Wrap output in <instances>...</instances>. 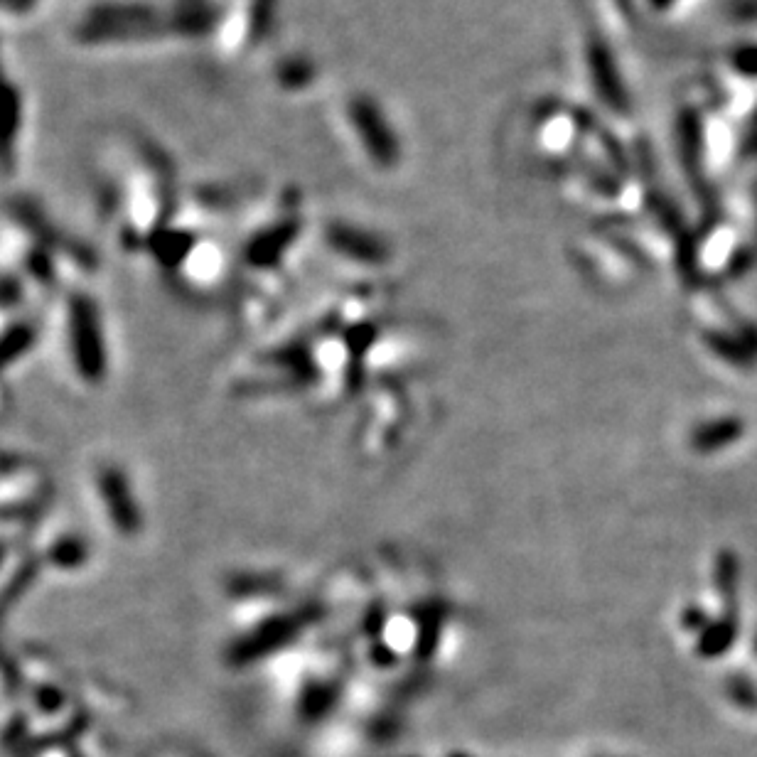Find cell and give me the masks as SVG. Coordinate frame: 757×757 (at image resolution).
Wrapping results in <instances>:
<instances>
[{
    "mask_svg": "<svg viewBox=\"0 0 757 757\" xmlns=\"http://www.w3.org/2000/svg\"><path fill=\"white\" fill-rule=\"evenodd\" d=\"M755 649H757V644H755Z\"/></svg>",
    "mask_w": 757,
    "mask_h": 757,
    "instance_id": "cell-1",
    "label": "cell"
}]
</instances>
